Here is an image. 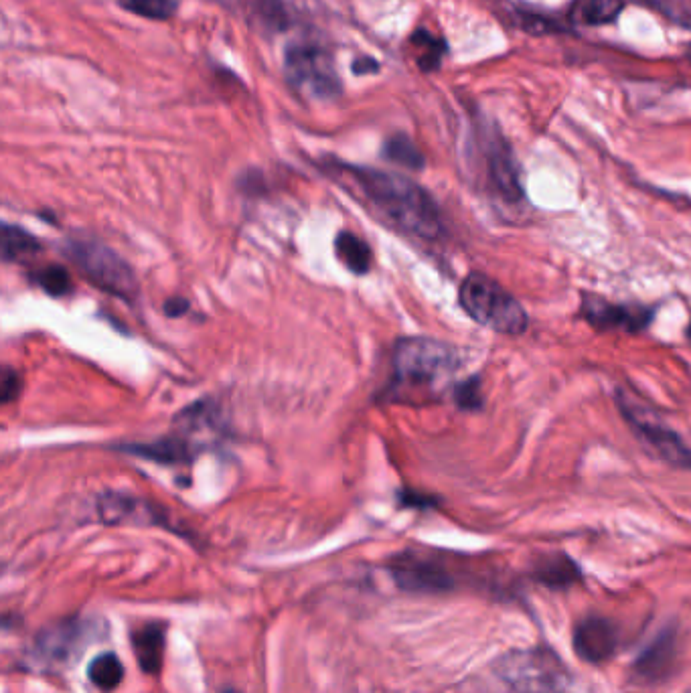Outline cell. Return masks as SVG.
<instances>
[{
	"label": "cell",
	"instance_id": "obj_7",
	"mask_svg": "<svg viewBox=\"0 0 691 693\" xmlns=\"http://www.w3.org/2000/svg\"><path fill=\"white\" fill-rule=\"evenodd\" d=\"M501 673L521 693H558L562 667L548 653H513L501 663Z\"/></svg>",
	"mask_w": 691,
	"mask_h": 693
},
{
	"label": "cell",
	"instance_id": "obj_15",
	"mask_svg": "<svg viewBox=\"0 0 691 693\" xmlns=\"http://www.w3.org/2000/svg\"><path fill=\"white\" fill-rule=\"evenodd\" d=\"M335 254L339 262L355 274H365L371 268V248L365 240L351 234V231H341L335 238Z\"/></svg>",
	"mask_w": 691,
	"mask_h": 693
},
{
	"label": "cell",
	"instance_id": "obj_5",
	"mask_svg": "<svg viewBox=\"0 0 691 693\" xmlns=\"http://www.w3.org/2000/svg\"><path fill=\"white\" fill-rule=\"evenodd\" d=\"M617 402L623 418L629 422L639 440H643L661 460L677 469H691V448L675 430L661 422V418L647 408L643 400L621 390Z\"/></svg>",
	"mask_w": 691,
	"mask_h": 693
},
{
	"label": "cell",
	"instance_id": "obj_14",
	"mask_svg": "<svg viewBox=\"0 0 691 693\" xmlns=\"http://www.w3.org/2000/svg\"><path fill=\"white\" fill-rule=\"evenodd\" d=\"M126 450L150 460H157V462H187L193 458L191 444L179 436H169L157 442L128 446Z\"/></svg>",
	"mask_w": 691,
	"mask_h": 693
},
{
	"label": "cell",
	"instance_id": "obj_13",
	"mask_svg": "<svg viewBox=\"0 0 691 693\" xmlns=\"http://www.w3.org/2000/svg\"><path fill=\"white\" fill-rule=\"evenodd\" d=\"M625 0H574L570 17L578 25H606L621 15Z\"/></svg>",
	"mask_w": 691,
	"mask_h": 693
},
{
	"label": "cell",
	"instance_id": "obj_11",
	"mask_svg": "<svg viewBox=\"0 0 691 693\" xmlns=\"http://www.w3.org/2000/svg\"><path fill=\"white\" fill-rule=\"evenodd\" d=\"M487 161H489L491 179H493L497 191L501 193V197H505L509 203H515L517 199H521L523 191H521V185L517 179V169L513 163L511 148L497 132H493L489 138Z\"/></svg>",
	"mask_w": 691,
	"mask_h": 693
},
{
	"label": "cell",
	"instance_id": "obj_28",
	"mask_svg": "<svg viewBox=\"0 0 691 693\" xmlns=\"http://www.w3.org/2000/svg\"><path fill=\"white\" fill-rule=\"evenodd\" d=\"M687 337H689V341H691V323H689V327H687Z\"/></svg>",
	"mask_w": 691,
	"mask_h": 693
},
{
	"label": "cell",
	"instance_id": "obj_2",
	"mask_svg": "<svg viewBox=\"0 0 691 693\" xmlns=\"http://www.w3.org/2000/svg\"><path fill=\"white\" fill-rule=\"evenodd\" d=\"M460 365L458 353L436 339L408 337L392 353L394 385L400 390H432Z\"/></svg>",
	"mask_w": 691,
	"mask_h": 693
},
{
	"label": "cell",
	"instance_id": "obj_21",
	"mask_svg": "<svg viewBox=\"0 0 691 693\" xmlns=\"http://www.w3.org/2000/svg\"><path fill=\"white\" fill-rule=\"evenodd\" d=\"M537 578H540L544 584L554 586V588H562L572 584L578 578V568L564 556L548 560L537 570Z\"/></svg>",
	"mask_w": 691,
	"mask_h": 693
},
{
	"label": "cell",
	"instance_id": "obj_22",
	"mask_svg": "<svg viewBox=\"0 0 691 693\" xmlns=\"http://www.w3.org/2000/svg\"><path fill=\"white\" fill-rule=\"evenodd\" d=\"M35 284H39L45 292L51 296H65L71 292V278L69 272L61 266H47L33 274Z\"/></svg>",
	"mask_w": 691,
	"mask_h": 693
},
{
	"label": "cell",
	"instance_id": "obj_4",
	"mask_svg": "<svg viewBox=\"0 0 691 693\" xmlns=\"http://www.w3.org/2000/svg\"><path fill=\"white\" fill-rule=\"evenodd\" d=\"M63 254L88 282H92L100 290L122 300L136 298V274L130 264L112 248L94 240H71L63 248Z\"/></svg>",
	"mask_w": 691,
	"mask_h": 693
},
{
	"label": "cell",
	"instance_id": "obj_9",
	"mask_svg": "<svg viewBox=\"0 0 691 693\" xmlns=\"http://www.w3.org/2000/svg\"><path fill=\"white\" fill-rule=\"evenodd\" d=\"M392 574L396 582L410 592H444L452 586L450 576L442 568L410 554L394 562Z\"/></svg>",
	"mask_w": 691,
	"mask_h": 693
},
{
	"label": "cell",
	"instance_id": "obj_23",
	"mask_svg": "<svg viewBox=\"0 0 691 693\" xmlns=\"http://www.w3.org/2000/svg\"><path fill=\"white\" fill-rule=\"evenodd\" d=\"M454 400L463 410H479L481 408V379L471 377L456 385Z\"/></svg>",
	"mask_w": 691,
	"mask_h": 693
},
{
	"label": "cell",
	"instance_id": "obj_27",
	"mask_svg": "<svg viewBox=\"0 0 691 693\" xmlns=\"http://www.w3.org/2000/svg\"><path fill=\"white\" fill-rule=\"evenodd\" d=\"M377 69H379V63H377L375 59H371V57H359V59H355V63H353V73H357V75L373 73V71H377Z\"/></svg>",
	"mask_w": 691,
	"mask_h": 693
},
{
	"label": "cell",
	"instance_id": "obj_29",
	"mask_svg": "<svg viewBox=\"0 0 691 693\" xmlns=\"http://www.w3.org/2000/svg\"><path fill=\"white\" fill-rule=\"evenodd\" d=\"M223 693H240V691H236V689H225Z\"/></svg>",
	"mask_w": 691,
	"mask_h": 693
},
{
	"label": "cell",
	"instance_id": "obj_3",
	"mask_svg": "<svg viewBox=\"0 0 691 693\" xmlns=\"http://www.w3.org/2000/svg\"><path fill=\"white\" fill-rule=\"evenodd\" d=\"M460 306L479 325L503 335H521L529 317L519 300L485 274H469L458 290Z\"/></svg>",
	"mask_w": 691,
	"mask_h": 693
},
{
	"label": "cell",
	"instance_id": "obj_6",
	"mask_svg": "<svg viewBox=\"0 0 691 693\" xmlns=\"http://www.w3.org/2000/svg\"><path fill=\"white\" fill-rule=\"evenodd\" d=\"M286 75L294 88L313 98H337L341 82L333 59L325 47L315 43H294L286 49Z\"/></svg>",
	"mask_w": 691,
	"mask_h": 693
},
{
	"label": "cell",
	"instance_id": "obj_10",
	"mask_svg": "<svg viewBox=\"0 0 691 693\" xmlns=\"http://www.w3.org/2000/svg\"><path fill=\"white\" fill-rule=\"evenodd\" d=\"M617 647V631L598 616L582 621L574 633V649L588 663H600L608 659Z\"/></svg>",
	"mask_w": 691,
	"mask_h": 693
},
{
	"label": "cell",
	"instance_id": "obj_20",
	"mask_svg": "<svg viewBox=\"0 0 691 693\" xmlns=\"http://www.w3.org/2000/svg\"><path fill=\"white\" fill-rule=\"evenodd\" d=\"M120 7L152 21L171 19L179 7L177 0H118Z\"/></svg>",
	"mask_w": 691,
	"mask_h": 693
},
{
	"label": "cell",
	"instance_id": "obj_17",
	"mask_svg": "<svg viewBox=\"0 0 691 693\" xmlns=\"http://www.w3.org/2000/svg\"><path fill=\"white\" fill-rule=\"evenodd\" d=\"M383 157L412 171L424 169V154L406 134H394L392 138H388L386 144H383Z\"/></svg>",
	"mask_w": 691,
	"mask_h": 693
},
{
	"label": "cell",
	"instance_id": "obj_30",
	"mask_svg": "<svg viewBox=\"0 0 691 693\" xmlns=\"http://www.w3.org/2000/svg\"><path fill=\"white\" fill-rule=\"evenodd\" d=\"M689 61H691V45H689Z\"/></svg>",
	"mask_w": 691,
	"mask_h": 693
},
{
	"label": "cell",
	"instance_id": "obj_8",
	"mask_svg": "<svg viewBox=\"0 0 691 693\" xmlns=\"http://www.w3.org/2000/svg\"><path fill=\"white\" fill-rule=\"evenodd\" d=\"M582 319L598 331L639 333L653 321L651 308L639 304H614L600 296L582 300Z\"/></svg>",
	"mask_w": 691,
	"mask_h": 693
},
{
	"label": "cell",
	"instance_id": "obj_12",
	"mask_svg": "<svg viewBox=\"0 0 691 693\" xmlns=\"http://www.w3.org/2000/svg\"><path fill=\"white\" fill-rule=\"evenodd\" d=\"M134 653L146 673H159L165 651V629L161 625H146L132 635Z\"/></svg>",
	"mask_w": 691,
	"mask_h": 693
},
{
	"label": "cell",
	"instance_id": "obj_24",
	"mask_svg": "<svg viewBox=\"0 0 691 693\" xmlns=\"http://www.w3.org/2000/svg\"><path fill=\"white\" fill-rule=\"evenodd\" d=\"M671 647V643H661V645H655L641 661H639V669L647 675H657L661 671V667L665 665L663 659H661V653H665L667 649Z\"/></svg>",
	"mask_w": 691,
	"mask_h": 693
},
{
	"label": "cell",
	"instance_id": "obj_18",
	"mask_svg": "<svg viewBox=\"0 0 691 693\" xmlns=\"http://www.w3.org/2000/svg\"><path fill=\"white\" fill-rule=\"evenodd\" d=\"M88 675L96 687L104 691H112L124 679V667L114 653H104L90 663Z\"/></svg>",
	"mask_w": 691,
	"mask_h": 693
},
{
	"label": "cell",
	"instance_id": "obj_25",
	"mask_svg": "<svg viewBox=\"0 0 691 693\" xmlns=\"http://www.w3.org/2000/svg\"><path fill=\"white\" fill-rule=\"evenodd\" d=\"M19 375L11 369V367H5V375H3V390H0V394H3V404H9L11 400L17 398L19 394Z\"/></svg>",
	"mask_w": 691,
	"mask_h": 693
},
{
	"label": "cell",
	"instance_id": "obj_16",
	"mask_svg": "<svg viewBox=\"0 0 691 693\" xmlns=\"http://www.w3.org/2000/svg\"><path fill=\"white\" fill-rule=\"evenodd\" d=\"M41 252V244L27 234L23 227L3 225V260L5 262H23Z\"/></svg>",
	"mask_w": 691,
	"mask_h": 693
},
{
	"label": "cell",
	"instance_id": "obj_26",
	"mask_svg": "<svg viewBox=\"0 0 691 693\" xmlns=\"http://www.w3.org/2000/svg\"><path fill=\"white\" fill-rule=\"evenodd\" d=\"M189 311V302L185 298H171L165 302V313L169 317H183Z\"/></svg>",
	"mask_w": 691,
	"mask_h": 693
},
{
	"label": "cell",
	"instance_id": "obj_1",
	"mask_svg": "<svg viewBox=\"0 0 691 693\" xmlns=\"http://www.w3.org/2000/svg\"><path fill=\"white\" fill-rule=\"evenodd\" d=\"M339 171L355 183L359 193L379 215L386 217L404 234L422 240H438L444 234L438 205L430 193L412 179L398 173L353 165H339Z\"/></svg>",
	"mask_w": 691,
	"mask_h": 693
},
{
	"label": "cell",
	"instance_id": "obj_19",
	"mask_svg": "<svg viewBox=\"0 0 691 693\" xmlns=\"http://www.w3.org/2000/svg\"><path fill=\"white\" fill-rule=\"evenodd\" d=\"M412 45L418 51V65L424 71H432L440 65L444 53H446V43L434 35H430L426 29H420L412 37Z\"/></svg>",
	"mask_w": 691,
	"mask_h": 693
}]
</instances>
